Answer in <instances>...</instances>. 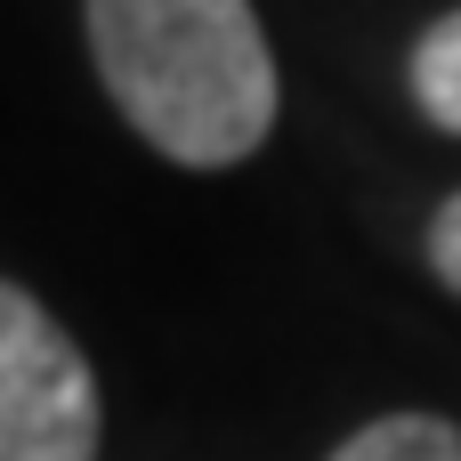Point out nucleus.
I'll return each instance as SVG.
<instances>
[{
  "label": "nucleus",
  "mask_w": 461,
  "mask_h": 461,
  "mask_svg": "<svg viewBox=\"0 0 461 461\" xmlns=\"http://www.w3.org/2000/svg\"><path fill=\"white\" fill-rule=\"evenodd\" d=\"M122 122L178 170H235L276 130V57L251 0H81Z\"/></svg>",
  "instance_id": "obj_1"
},
{
  "label": "nucleus",
  "mask_w": 461,
  "mask_h": 461,
  "mask_svg": "<svg viewBox=\"0 0 461 461\" xmlns=\"http://www.w3.org/2000/svg\"><path fill=\"white\" fill-rule=\"evenodd\" d=\"M97 373L73 332L0 276V461H97Z\"/></svg>",
  "instance_id": "obj_2"
},
{
  "label": "nucleus",
  "mask_w": 461,
  "mask_h": 461,
  "mask_svg": "<svg viewBox=\"0 0 461 461\" xmlns=\"http://www.w3.org/2000/svg\"><path fill=\"white\" fill-rule=\"evenodd\" d=\"M332 461H461V421H446V413H381Z\"/></svg>",
  "instance_id": "obj_3"
},
{
  "label": "nucleus",
  "mask_w": 461,
  "mask_h": 461,
  "mask_svg": "<svg viewBox=\"0 0 461 461\" xmlns=\"http://www.w3.org/2000/svg\"><path fill=\"white\" fill-rule=\"evenodd\" d=\"M413 105L438 122V130H454L461 138V8L454 16H438L421 41H413Z\"/></svg>",
  "instance_id": "obj_4"
},
{
  "label": "nucleus",
  "mask_w": 461,
  "mask_h": 461,
  "mask_svg": "<svg viewBox=\"0 0 461 461\" xmlns=\"http://www.w3.org/2000/svg\"><path fill=\"white\" fill-rule=\"evenodd\" d=\"M429 267H438V284L461 300V194H446L438 219H429Z\"/></svg>",
  "instance_id": "obj_5"
}]
</instances>
